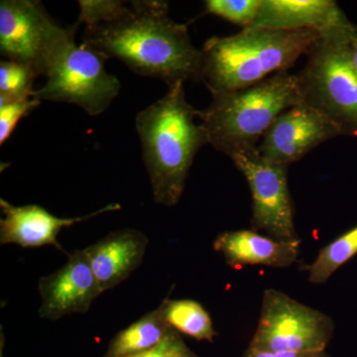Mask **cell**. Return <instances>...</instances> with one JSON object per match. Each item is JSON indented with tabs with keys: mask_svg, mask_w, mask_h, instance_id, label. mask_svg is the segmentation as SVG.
Here are the masks:
<instances>
[{
	"mask_svg": "<svg viewBox=\"0 0 357 357\" xmlns=\"http://www.w3.org/2000/svg\"><path fill=\"white\" fill-rule=\"evenodd\" d=\"M38 289L41 296L39 314L48 321L84 314L102 294L86 253L79 249L69 255L61 269L42 277Z\"/></svg>",
	"mask_w": 357,
	"mask_h": 357,
	"instance_id": "obj_11",
	"label": "cell"
},
{
	"mask_svg": "<svg viewBox=\"0 0 357 357\" xmlns=\"http://www.w3.org/2000/svg\"><path fill=\"white\" fill-rule=\"evenodd\" d=\"M349 51H351V63L357 72V31L351 37L349 43Z\"/></svg>",
	"mask_w": 357,
	"mask_h": 357,
	"instance_id": "obj_25",
	"label": "cell"
},
{
	"mask_svg": "<svg viewBox=\"0 0 357 357\" xmlns=\"http://www.w3.org/2000/svg\"><path fill=\"white\" fill-rule=\"evenodd\" d=\"M213 249L231 268H286L299 260L301 241H278L253 229L229 230L218 234Z\"/></svg>",
	"mask_w": 357,
	"mask_h": 357,
	"instance_id": "obj_15",
	"label": "cell"
},
{
	"mask_svg": "<svg viewBox=\"0 0 357 357\" xmlns=\"http://www.w3.org/2000/svg\"><path fill=\"white\" fill-rule=\"evenodd\" d=\"M314 30L279 31L248 28L213 37L202 50V83L211 93L239 91L288 72L318 41Z\"/></svg>",
	"mask_w": 357,
	"mask_h": 357,
	"instance_id": "obj_3",
	"label": "cell"
},
{
	"mask_svg": "<svg viewBox=\"0 0 357 357\" xmlns=\"http://www.w3.org/2000/svg\"><path fill=\"white\" fill-rule=\"evenodd\" d=\"M337 136L342 135L333 122L300 103L275 119L257 148L267 161L289 167Z\"/></svg>",
	"mask_w": 357,
	"mask_h": 357,
	"instance_id": "obj_10",
	"label": "cell"
},
{
	"mask_svg": "<svg viewBox=\"0 0 357 357\" xmlns=\"http://www.w3.org/2000/svg\"><path fill=\"white\" fill-rule=\"evenodd\" d=\"M171 328L159 306L115 335L103 357L139 356L157 347Z\"/></svg>",
	"mask_w": 357,
	"mask_h": 357,
	"instance_id": "obj_16",
	"label": "cell"
},
{
	"mask_svg": "<svg viewBox=\"0 0 357 357\" xmlns=\"http://www.w3.org/2000/svg\"><path fill=\"white\" fill-rule=\"evenodd\" d=\"M0 208L2 213L0 243L16 244L24 248L52 245L61 252H65L58 241L61 230L102 213L119 211L121 206L117 203L109 204L100 210L77 218H58L38 204L13 206L2 198Z\"/></svg>",
	"mask_w": 357,
	"mask_h": 357,
	"instance_id": "obj_12",
	"label": "cell"
},
{
	"mask_svg": "<svg viewBox=\"0 0 357 357\" xmlns=\"http://www.w3.org/2000/svg\"><path fill=\"white\" fill-rule=\"evenodd\" d=\"M133 357H201L185 344L180 333L171 328L154 349Z\"/></svg>",
	"mask_w": 357,
	"mask_h": 357,
	"instance_id": "obj_23",
	"label": "cell"
},
{
	"mask_svg": "<svg viewBox=\"0 0 357 357\" xmlns=\"http://www.w3.org/2000/svg\"><path fill=\"white\" fill-rule=\"evenodd\" d=\"M63 27L35 0L0 2V54L43 76L52 45Z\"/></svg>",
	"mask_w": 357,
	"mask_h": 357,
	"instance_id": "obj_9",
	"label": "cell"
},
{
	"mask_svg": "<svg viewBox=\"0 0 357 357\" xmlns=\"http://www.w3.org/2000/svg\"><path fill=\"white\" fill-rule=\"evenodd\" d=\"M167 323L178 333L189 335L199 342H213L217 335L210 314L194 300H170L160 305Z\"/></svg>",
	"mask_w": 357,
	"mask_h": 357,
	"instance_id": "obj_17",
	"label": "cell"
},
{
	"mask_svg": "<svg viewBox=\"0 0 357 357\" xmlns=\"http://www.w3.org/2000/svg\"><path fill=\"white\" fill-rule=\"evenodd\" d=\"M2 349H3V337L1 335V349H0V357H3V354H2Z\"/></svg>",
	"mask_w": 357,
	"mask_h": 357,
	"instance_id": "obj_26",
	"label": "cell"
},
{
	"mask_svg": "<svg viewBox=\"0 0 357 357\" xmlns=\"http://www.w3.org/2000/svg\"><path fill=\"white\" fill-rule=\"evenodd\" d=\"M333 332L335 323L325 312L306 306L281 291L267 289L249 347L269 351H326Z\"/></svg>",
	"mask_w": 357,
	"mask_h": 357,
	"instance_id": "obj_7",
	"label": "cell"
},
{
	"mask_svg": "<svg viewBox=\"0 0 357 357\" xmlns=\"http://www.w3.org/2000/svg\"><path fill=\"white\" fill-rule=\"evenodd\" d=\"M38 77L29 66L4 60L0 63V107L31 98Z\"/></svg>",
	"mask_w": 357,
	"mask_h": 357,
	"instance_id": "obj_19",
	"label": "cell"
},
{
	"mask_svg": "<svg viewBox=\"0 0 357 357\" xmlns=\"http://www.w3.org/2000/svg\"><path fill=\"white\" fill-rule=\"evenodd\" d=\"M357 255V225L338 236L321 249L311 264L302 268L307 272V280L314 285H321L328 281L337 270Z\"/></svg>",
	"mask_w": 357,
	"mask_h": 357,
	"instance_id": "obj_18",
	"label": "cell"
},
{
	"mask_svg": "<svg viewBox=\"0 0 357 357\" xmlns=\"http://www.w3.org/2000/svg\"><path fill=\"white\" fill-rule=\"evenodd\" d=\"M124 1L117 0H79V15L77 24L91 26L109 20L114 14L119 13Z\"/></svg>",
	"mask_w": 357,
	"mask_h": 357,
	"instance_id": "obj_21",
	"label": "cell"
},
{
	"mask_svg": "<svg viewBox=\"0 0 357 357\" xmlns=\"http://www.w3.org/2000/svg\"><path fill=\"white\" fill-rule=\"evenodd\" d=\"M357 26L321 33L298 73L301 103L333 122L342 136L357 137V72L349 43Z\"/></svg>",
	"mask_w": 357,
	"mask_h": 357,
	"instance_id": "obj_5",
	"label": "cell"
},
{
	"mask_svg": "<svg viewBox=\"0 0 357 357\" xmlns=\"http://www.w3.org/2000/svg\"><path fill=\"white\" fill-rule=\"evenodd\" d=\"M354 25L333 0H262L250 28L321 33Z\"/></svg>",
	"mask_w": 357,
	"mask_h": 357,
	"instance_id": "obj_13",
	"label": "cell"
},
{
	"mask_svg": "<svg viewBox=\"0 0 357 357\" xmlns=\"http://www.w3.org/2000/svg\"><path fill=\"white\" fill-rule=\"evenodd\" d=\"M211 105L199 112L208 144L231 156L257 147L275 119L301 103L297 75L279 73L248 88L211 93Z\"/></svg>",
	"mask_w": 357,
	"mask_h": 357,
	"instance_id": "obj_4",
	"label": "cell"
},
{
	"mask_svg": "<svg viewBox=\"0 0 357 357\" xmlns=\"http://www.w3.org/2000/svg\"><path fill=\"white\" fill-rule=\"evenodd\" d=\"M148 243L139 230L124 229L84 249L102 293L119 286L140 266Z\"/></svg>",
	"mask_w": 357,
	"mask_h": 357,
	"instance_id": "obj_14",
	"label": "cell"
},
{
	"mask_svg": "<svg viewBox=\"0 0 357 357\" xmlns=\"http://www.w3.org/2000/svg\"><path fill=\"white\" fill-rule=\"evenodd\" d=\"M262 0H206V13L220 16L243 29L253 25L259 13Z\"/></svg>",
	"mask_w": 357,
	"mask_h": 357,
	"instance_id": "obj_20",
	"label": "cell"
},
{
	"mask_svg": "<svg viewBox=\"0 0 357 357\" xmlns=\"http://www.w3.org/2000/svg\"><path fill=\"white\" fill-rule=\"evenodd\" d=\"M83 43L169 88L187 81L202 83V50L192 44L188 26L170 18L168 2L124 4L109 20L84 27Z\"/></svg>",
	"mask_w": 357,
	"mask_h": 357,
	"instance_id": "obj_1",
	"label": "cell"
},
{
	"mask_svg": "<svg viewBox=\"0 0 357 357\" xmlns=\"http://www.w3.org/2000/svg\"><path fill=\"white\" fill-rule=\"evenodd\" d=\"M41 102L31 98L17 100L0 107V144L8 139L17 126L18 121L33 109L38 107Z\"/></svg>",
	"mask_w": 357,
	"mask_h": 357,
	"instance_id": "obj_22",
	"label": "cell"
},
{
	"mask_svg": "<svg viewBox=\"0 0 357 357\" xmlns=\"http://www.w3.org/2000/svg\"><path fill=\"white\" fill-rule=\"evenodd\" d=\"M257 147L241 150L229 157L245 177L250 189L251 229L261 230L278 241L299 239L294 222L292 196L288 187V166L267 161Z\"/></svg>",
	"mask_w": 357,
	"mask_h": 357,
	"instance_id": "obj_8",
	"label": "cell"
},
{
	"mask_svg": "<svg viewBox=\"0 0 357 357\" xmlns=\"http://www.w3.org/2000/svg\"><path fill=\"white\" fill-rule=\"evenodd\" d=\"M79 24L61 29L47 57L46 83L33 91L39 102L76 105L91 116L102 114L119 96L121 84L105 69L100 53L75 41Z\"/></svg>",
	"mask_w": 357,
	"mask_h": 357,
	"instance_id": "obj_6",
	"label": "cell"
},
{
	"mask_svg": "<svg viewBox=\"0 0 357 357\" xmlns=\"http://www.w3.org/2000/svg\"><path fill=\"white\" fill-rule=\"evenodd\" d=\"M199 112L188 102L184 84L170 86L163 98L141 110L136 129L156 204L176 206L199 150L208 144Z\"/></svg>",
	"mask_w": 357,
	"mask_h": 357,
	"instance_id": "obj_2",
	"label": "cell"
},
{
	"mask_svg": "<svg viewBox=\"0 0 357 357\" xmlns=\"http://www.w3.org/2000/svg\"><path fill=\"white\" fill-rule=\"evenodd\" d=\"M243 357H330L326 351L321 352H293L259 351L248 347Z\"/></svg>",
	"mask_w": 357,
	"mask_h": 357,
	"instance_id": "obj_24",
	"label": "cell"
}]
</instances>
